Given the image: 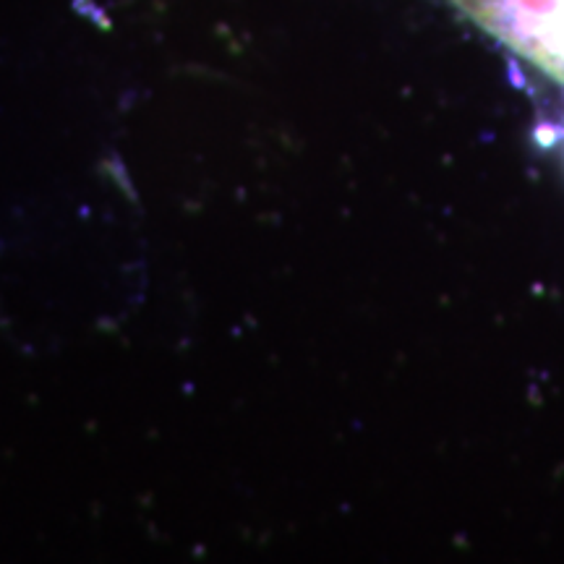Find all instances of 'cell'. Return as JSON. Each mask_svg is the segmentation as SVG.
I'll return each instance as SVG.
<instances>
[{
	"mask_svg": "<svg viewBox=\"0 0 564 564\" xmlns=\"http://www.w3.org/2000/svg\"><path fill=\"white\" fill-rule=\"evenodd\" d=\"M484 32L564 84V0H449Z\"/></svg>",
	"mask_w": 564,
	"mask_h": 564,
	"instance_id": "1",
	"label": "cell"
}]
</instances>
